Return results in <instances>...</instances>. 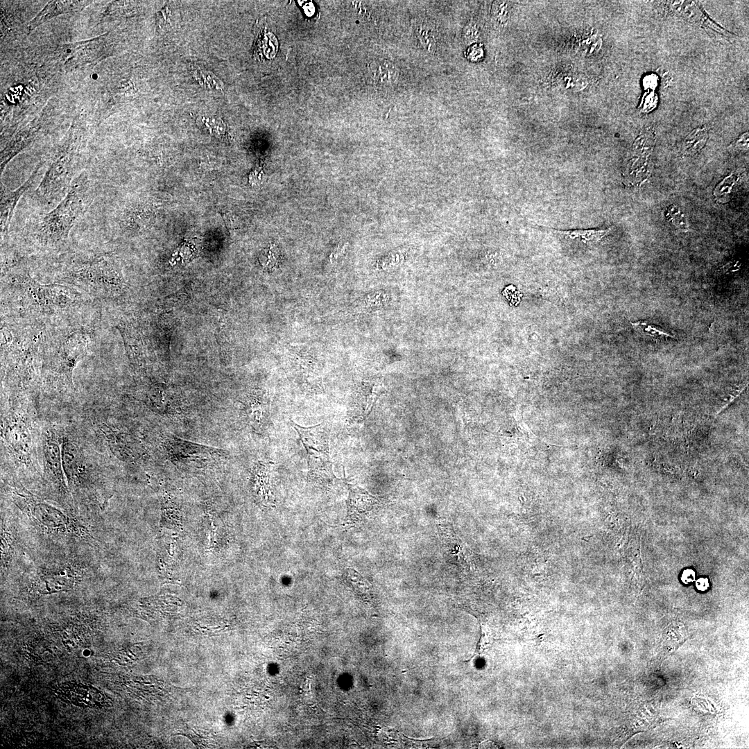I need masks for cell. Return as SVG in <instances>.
Instances as JSON below:
<instances>
[{"mask_svg": "<svg viewBox=\"0 0 749 749\" xmlns=\"http://www.w3.org/2000/svg\"><path fill=\"white\" fill-rule=\"evenodd\" d=\"M377 75L381 82L394 83L397 80L399 73L392 63L386 62L379 67Z\"/></svg>", "mask_w": 749, "mask_h": 749, "instance_id": "d4e9b609", "label": "cell"}, {"mask_svg": "<svg viewBox=\"0 0 749 749\" xmlns=\"http://www.w3.org/2000/svg\"><path fill=\"white\" fill-rule=\"evenodd\" d=\"M415 31L422 46L430 53L435 52L437 49V33L433 27L422 22L417 25Z\"/></svg>", "mask_w": 749, "mask_h": 749, "instance_id": "ffe728a7", "label": "cell"}, {"mask_svg": "<svg viewBox=\"0 0 749 749\" xmlns=\"http://www.w3.org/2000/svg\"><path fill=\"white\" fill-rule=\"evenodd\" d=\"M730 148L734 150H746L748 149V132H744L742 134L736 141H734L730 146Z\"/></svg>", "mask_w": 749, "mask_h": 749, "instance_id": "4316f807", "label": "cell"}, {"mask_svg": "<svg viewBox=\"0 0 749 749\" xmlns=\"http://www.w3.org/2000/svg\"><path fill=\"white\" fill-rule=\"evenodd\" d=\"M349 496L347 501V523L361 521L374 510L379 503L377 497L371 495L364 489L355 485L347 484Z\"/></svg>", "mask_w": 749, "mask_h": 749, "instance_id": "7c38bea8", "label": "cell"}, {"mask_svg": "<svg viewBox=\"0 0 749 749\" xmlns=\"http://www.w3.org/2000/svg\"><path fill=\"white\" fill-rule=\"evenodd\" d=\"M169 394L160 387H152L145 397L146 405L157 413H171L175 408Z\"/></svg>", "mask_w": 749, "mask_h": 749, "instance_id": "2e32d148", "label": "cell"}, {"mask_svg": "<svg viewBox=\"0 0 749 749\" xmlns=\"http://www.w3.org/2000/svg\"><path fill=\"white\" fill-rule=\"evenodd\" d=\"M668 5L672 12L682 17L687 20L696 23L700 26H705L714 29L718 33H727L721 27L717 26L705 15L698 3L694 1H669Z\"/></svg>", "mask_w": 749, "mask_h": 749, "instance_id": "4fadbf2b", "label": "cell"}, {"mask_svg": "<svg viewBox=\"0 0 749 749\" xmlns=\"http://www.w3.org/2000/svg\"><path fill=\"white\" fill-rule=\"evenodd\" d=\"M740 175V173L734 171L718 184L713 191V194L718 202L725 203L730 200V194L734 185L739 180Z\"/></svg>", "mask_w": 749, "mask_h": 749, "instance_id": "44dd1931", "label": "cell"}, {"mask_svg": "<svg viewBox=\"0 0 749 749\" xmlns=\"http://www.w3.org/2000/svg\"><path fill=\"white\" fill-rule=\"evenodd\" d=\"M81 138L80 130L76 128L71 129L33 193L40 206H55L68 193L79 171Z\"/></svg>", "mask_w": 749, "mask_h": 749, "instance_id": "277c9868", "label": "cell"}, {"mask_svg": "<svg viewBox=\"0 0 749 749\" xmlns=\"http://www.w3.org/2000/svg\"><path fill=\"white\" fill-rule=\"evenodd\" d=\"M655 135L651 128L643 130L635 140L626 179L632 184H642L648 175V160L654 148Z\"/></svg>", "mask_w": 749, "mask_h": 749, "instance_id": "9c48e42d", "label": "cell"}, {"mask_svg": "<svg viewBox=\"0 0 749 749\" xmlns=\"http://www.w3.org/2000/svg\"><path fill=\"white\" fill-rule=\"evenodd\" d=\"M79 577L71 566L44 570L36 575L33 587L40 594H49L72 588Z\"/></svg>", "mask_w": 749, "mask_h": 749, "instance_id": "30bf717a", "label": "cell"}, {"mask_svg": "<svg viewBox=\"0 0 749 749\" xmlns=\"http://www.w3.org/2000/svg\"><path fill=\"white\" fill-rule=\"evenodd\" d=\"M244 405L250 424L256 430L261 429L265 425L268 412V405L265 398L259 393H254L247 397Z\"/></svg>", "mask_w": 749, "mask_h": 749, "instance_id": "9a60e30c", "label": "cell"}, {"mask_svg": "<svg viewBox=\"0 0 749 749\" xmlns=\"http://www.w3.org/2000/svg\"><path fill=\"white\" fill-rule=\"evenodd\" d=\"M630 324L636 331L646 336L647 335L655 338L669 337L675 338L673 335L668 333L664 329L655 325H649L645 321L643 322L639 320L637 322H630Z\"/></svg>", "mask_w": 749, "mask_h": 749, "instance_id": "603a6c76", "label": "cell"}, {"mask_svg": "<svg viewBox=\"0 0 749 749\" xmlns=\"http://www.w3.org/2000/svg\"><path fill=\"white\" fill-rule=\"evenodd\" d=\"M610 229L606 230H552L553 232L564 236L566 238L578 240L584 243H594L601 241L605 236H607Z\"/></svg>", "mask_w": 749, "mask_h": 749, "instance_id": "ac0fdd59", "label": "cell"}, {"mask_svg": "<svg viewBox=\"0 0 749 749\" xmlns=\"http://www.w3.org/2000/svg\"><path fill=\"white\" fill-rule=\"evenodd\" d=\"M1 567L5 569L12 558L14 537L8 528L1 524Z\"/></svg>", "mask_w": 749, "mask_h": 749, "instance_id": "7402d4cb", "label": "cell"}, {"mask_svg": "<svg viewBox=\"0 0 749 749\" xmlns=\"http://www.w3.org/2000/svg\"><path fill=\"white\" fill-rule=\"evenodd\" d=\"M9 485L11 499L16 506L29 517L42 532L53 535L74 534L80 536L89 533L69 511L49 504L28 492L17 482Z\"/></svg>", "mask_w": 749, "mask_h": 749, "instance_id": "5b68a950", "label": "cell"}, {"mask_svg": "<svg viewBox=\"0 0 749 749\" xmlns=\"http://www.w3.org/2000/svg\"><path fill=\"white\" fill-rule=\"evenodd\" d=\"M463 35L467 43L476 41L479 37V32L476 25L472 21L467 24L463 30Z\"/></svg>", "mask_w": 749, "mask_h": 749, "instance_id": "484cf974", "label": "cell"}, {"mask_svg": "<svg viewBox=\"0 0 749 749\" xmlns=\"http://www.w3.org/2000/svg\"><path fill=\"white\" fill-rule=\"evenodd\" d=\"M72 276L84 284L120 286L122 284L121 273L109 255H98L78 264L72 270Z\"/></svg>", "mask_w": 749, "mask_h": 749, "instance_id": "ba28073f", "label": "cell"}, {"mask_svg": "<svg viewBox=\"0 0 749 749\" xmlns=\"http://www.w3.org/2000/svg\"><path fill=\"white\" fill-rule=\"evenodd\" d=\"M708 136V130L705 126L694 129L684 141L682 148V155L687 157L695 155L705 146Z\"/></svg>", "mask_w": 749, "mask_h": 749, "instance_id": "e0dca14e", "label": "cell"}, {"mask_svg": "<svg viewBox=\"0 0 749 749\" xmlns=\"http://www.w3.org/2000/svg\"><path fill=\"white\" fill-rule=\"evenodd\" d=\"M695 580V572L694 570L687 569L685 570L681 576V580L685 584H689L692 583Z\"/></svg>", "mask_w": 749, "mask_h": 749, "instance_id": "83f0119b", "label": "cell"}, {"mask_svg": "<svg viewBox=\"0 0 749 749\" xmlns=\"http://www.w3.org/2000/svg\"><path fill=\"white\" fill-rule=\"evenodd\" d=\"M220 628V626H217V627H216V628H214H214H212V629H218V628Z\"/></svg>", "mask_w": 749, "mask_h": 749, "instance_id": "f546056e", "label": "cell"}, {"mask_svg": "<svg viewBox=\"0 0 749 749\" xmlns=\"http://www.w3.org/2000/svg\"><path fill=\"white\" fill-rule=\"evenodd\" d=\"M59 433L64 472L74 501L104 506L109 499V481L101 458L74 431Z\"/></svg>", "mask_w": 749, "mask_h": 749, "instance_id": "6da1fadb", "label": "cell"}, {"mask_svg": "<svg viewBox=\"0 0 749 749\" xmlns=\"http://www.w3.org/2000/svg\"><path fill=\"white\" fill-rule=\"evenodd\" d=\"M94 188L86 173L74 180L66 196L35 226L34 236L42 246H58L68 239L77 220L89 207Z\"/></svg>", "mask_w": 749, "mask_h": 749, "instance_id": "3957f363", "label": "cell"}, {"mask_svg": "<svg viewBox=\"0 0 749 749\" xmlns=\"http://www.w3.org/2000/svg\"><path fill=\"white\" fill-rule=\"evenodd\" d=\"M39 455L42 461V484L47 494L60 506L74 510L71 495L64 472L60 433L58 429L48 427L41 430L39 436Z\"/></svg>", "mask_w": 749, "mask_h": 749, "instance_id": "8992f818", "label": "cell"}, {"mask_svg": "<svg viewBox=\"0 0 749 749\" xmlns=\"http://www.w3.org/2000/svg\"><path fill=\"white\" fill-rule=\"evenodd\" d=\"M277 51V40L270 32L264 30L259 35L255 44L254 53L258 55H264L270 59L275 57Z\"/></svg>", "mask_w": 749, "mask_h": 749, "instance_id": "d6986e66", "label": "cell"}, {"mask_svg": "<svg viewBox=\"0 0 749 749\" xmlns=\"http://www.w3.org/2000/svg\"><path fill=\"white\" fill-rule=\"evenodd\" d=\"M3 406L1 413V440L3 453H6L15 469L27 474L42 477L40 468L39 436L33 427L31 408L19 397H10Z\"/></svg>", "mask_w": 749, "mask_h": 749, "instance_id": "7a4b0ae2", "label": "cell"}, {"mask_svg": "<svg viewBox=\"0 0 749 749\" xmlns=\"http://www.w3.org/2000/svg\"><path fill=\"white\" fill-rule=\"evenodd\" d=\"M291 424L298 432L307 451L309 481L322 488L330 487L336 476L333 473L329 456V427L327 423H322L304 427L292 420Z\"/></svg>", "mask_w": 749, "mask_h": 749, "instance_id": "52a82bcc", "label": "cell"}, {"mask_svg": "<svg viewBox=\"0 0 749 749\" xmlns=\"http://www.w3.org/2000/svg\"><path fill=\"white\" fill-rule=\"evenodd\" d=\"M696 587L699 591L705 592L709 587V580L705 578H698L696 582Z\"/></svg>", "mask_w": 749, "mask_h": 749, "instance_id": "f1b7e54d", "label": "cell"}, {"mask_svg": "<svg viewBox=\"0 0 749 749\" xmlns=\"http://www.w3.org/2000/svg\"><path fill=\"white\" fill-rule=\"evenodd\" d=\"M42 166V164H39L26 182L15 190L8 189L1 185L0 225L2 234L8 232L14 210L19 198L32 186Z\"/></svg>", "mask_w": 749, "mask_h": 749, "instance_id": "8fae6325", "label": "cell"}, {"mask_svg": "<svg viewBox=\"0 0 749 749\" xmlns=\"http://www.w3.org/2000/svg\"><path fill=\"white\" fill-rule=\"evenodd\" d=\"M666 217L675 227L682 231L689 230V225L685 214L675 205L669 206L666 210Z\"/></svg>", "mask_w": 749, "mask_h": 749, "instance_id": "cb8c5ba5", "label": "cell"}, {"mask_svg": "<svg viewBox=\"0 0 749 749\" xmlns=\"http://www.w3.org/2000/svg\"><path fill=\"white\" fill-rule=\"evenodd\" d=\"M91 1H52L49 2L37 16L29 23V31L58 15L82 10Z\"/></svg>", "mask_w": 749, "mask_h": 749, "instance_id": "5bb4252c", "label": "cell"}]
</instances>
